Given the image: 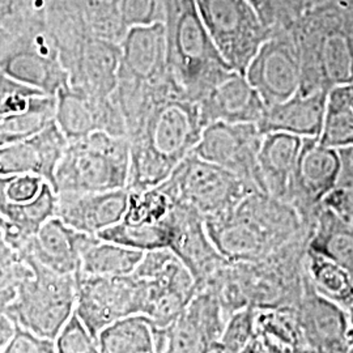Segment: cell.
Wrapping results in <instances>:
<instances>
[{
  "label": "cell",
  "instance_id": "6da1fadb",
  "mask_svg": "<svg viewBox=\"0 0 353 353\" xmlns=\"http://www.w3.org/2000/svg\"><path fill=\"white\" fill-rule=\"evenodd\" d=\"M199 105L173 94L157 102L130 140L127 189L145 190L164 182L202 138Z\"/></svg>",
  "mask_w": 353,
  "mask_h": 353
},
{
  "label": "cell",
  "instance_id": "7a4b0ae2",
  "mask_svg": "<svg viewBox=\"0 0 353 353\" xmlns=\"http://www.w3.org/2000/svg\"><path fill=\"white\" fill-rule=\"evenodd\" d=\"M290 32L301 59L300 93L330 92L353 81V0L306 8Z\"/></svg>",
  "mask_w": 353,
  "mask_h": 353
},
{
  "label": "cell",
  "instance_id": "3957f363",
  "mask_svg": "<svg viewBox=\"0 0 353 353\" xmlns=\"http://www.w3.org/2000/svg\"><path fill=\"white\" fill-rule=\"evenodd\" d=\"M164 26L169 76L185 99L198 103L233 68L216 48L194 0H166Z\"/></svg>",
  "mask_w": 353,
  "mask_h": 353
},
{
  "label": "cell",
  "instance_id": "277c9868",
  "mask_svg": "<svg viewBox=\"0 0 353 353\" xmlns=\"http://www.w3.org/2000/svg\"><path fill=\"white\" fill-rule=\"evenodd\" d=\"M130 174V140L103 131L68 141L57 166L58 192H96L125 189Z\"/></svg>",
  "mask_w": 353,
  "mask_h": 353
},
{
  "label": "cell",
  "instance_id": "5b68a950",
  "mask_svg": "<svg viewBox=\"0 0 353 353\" xmlns=\"http://www.w3.org/2000/svg\"><path fill=\"white\" fill-rule=\"evenodd\" d=\"M310 234L285 242L265 258L233 263L248 306L296 307L305 288V258Z\"/></svg>",
  "mask_w": 353,
  "mask_h": 353
},
{
  "label": "cell",
  "instance_id": "8992f818",
  "mask_svg": "<svg viewBox=\"0 0 353 353\" xmlns=\"http://www.w3.org/2000/svg\"><path fill=\"white\" fill-rule=\"evenodd\" d=\"M32 275L17 287L4 310L16 325L55 341L76 307L75 274H61L26 256Z\"/></svg>",
  "mask_w": 353,
  "mask_h": 353
},
{
  "label": "cell",
  "instance_id": "52a82bcc",
  "mask_svg": "<svg viewBox=\"0 0 353 353\" xmlns=\"http://www.w3.org/2000/svg\"><path fill=\"white\" fill-rule=\"evenodd\" d=\"M216 48L237 72L245 74L270 29L250 0H194Z\"/></svg>",
  "mask_w": 353,
  "mask_h": 353
},
{
  "label": "cell",
  "instance_id": "ba28073f",
  "mask_svg": "<svg viewBox=\"0 0 353 353\" xmlns=\"http://www.w3.org/2000/svg\"><path fill=\"white\" fill-rule=\"evenodd\" d=\"M164 185L176 202L189 204L204 219L225 214L255 191L240 176L192 153L165 179Z\"/></svg>",
  "mask_w": 353,
  "mask_h": 353
},
{
  "label": "cell",
  "instance_id": "9c48e42d",
  "mask_svg": "<svg viewBox=\"0 0 353 353\" xmlns=\"http://www.w3.org/2000/svg\"><path fill=\"white\" fill-rule=\"evenodd\" d=\"M0 71L49 96L70 87L61 48L45 24H33L13 38L0 54Z\"/></svg>",
  "mask_w": 353,
  "mask_h": 353
},
{
  "label": "cell",
  "instance_id": "30bf717a",
  "mask_svg": "<svg viewBox=\"0 0 353 353\" xmlns=\"http://www.w3.org/2000/svg\"><path fill=\"white\" fill-rule=\"evenodd\" d=\"M134 274L144 281L143 316L157 327L169 326L195 294V280L169 248L144 252Z\"/></svg>",
  "mask_w": 353,
  "mask_h": 353
},
{
  "label": "cell",
  "instance_id": "8fae6325",
  "mask_svg": "<svg viewBox=\"0 0 353 353\" xmlns=\"http://www.w3.org/2000/svg\"><path fill=\"white\" fill-rule=\"evenodd\" d=\"M76 313L97 339L103 328L115 321L141 314L144 281L135 274L125 276H97L77 271Z\"/></svg>",
  "mask_w": 353,
  "mask_h": 353
},
{
  "label": "cell",
  "instance_id": "7c38bea8",
  "mask_svg": "<svg viewBox=\"0 0 353 353\" xmlns=\"http://www.w3.org/2000/svg\"><path fill=\"white\" fill-rule=\"evenodd\" d=\"M263 134L255 123L214 122L203 128L192 154L223 166L255 191H263L258 154Z\"/></svg>",
  "mask_w": 353,
  "mask_h": 353
},
{
  "label": "cell",
  "instance_id": "4fadbf2b",
  "mask_svg": "<svg viewBox=\"0 0 353 353\" xmlns=\"http://www.w3.org/2000/svg\"><path fill=\"white\" fill-rule=\"evenodd\" d=\"M267 108L294 96L301 84V59L288 30L272 33L252 57L245 72Z\"/></svg>",
  "mask_w": 353,
  "mask_h": 353
},
{
  "label": "cell",
  "instance_id": "5bb4252c",
  "mask_svg": "<svg viewBox=\"0 0 353 353\" xmlns=\"http://www.w3.org/2000/svg\"><path fill=\"white\" fill-rule=\"evenodd\" d=\"M339 172L341 154L338 150L323 145L316 138H303L290 203L306 227L314 229L323 201L335 188Z\"/></svg>",
  "mask_w": 353,
  "mask_h": 353
},
{
  "label": "cell",
  "instance_id": "9a60e30c",
  "mask_svg": "<svg viewBox=\"0 0 353 353\" xmlns=\"http://www.w3.org/2000/svg\"><path fill=\"white\" fill-rule=\"evenodd\" d=\"M245 198L225 214L204 219L210 239L230 263L259 261L281 246Z\"/></svg>",
  "mask_w": 353,
  "mask_h": 353
},
{
  "label": "cell",
  "instance_id": "2e32d148",
  "mask_svg": "<svg viewBox=\"0 0 353 353\" xmlns=\"http://www.w3.org/2000/svg\"><path fill=\"white\" fill-rule=\"evenodd\" d=\"M227 321L212 290H195L181 314L165 327L166 352H221L220 338Z\"/></svg>",
  "mask_w": 353,
  "mask_h": 353
},
{
  "label": "cell",
  "instance_id": "e0dca14e",
  "mask_svg": "<svg viewBox=\"0 0 353 353\" xmlns=\"http://www.w3.org/2000/svg\"><path fill=\"white\" fill-rule=\"evenodd\" d=\"M170 221L174 234L169 249L188 267L196 290L202 288L230 262L216 249L208 236L203 214L195 208L176 202Z\"/></svg>",
  "mask_w": 353,
  "mask_h": 353
},
{
  "label": "cell",
  "instance_id": "ac0fdd59",
  "mask_svg": "<svg viewBox=\"0 0 353 353\" xmlns=\"http://www.w3.org/2000/svg\"><path fill=\"white\" fill-rule=\"evenodd\" d=\"M294 310L307 352H353L348 310L318 294L306 278Z\"/></svg>",
  "mask_w": 353,
  "mask_h": 353
},
{
  "label": "cell",
  "instance_id": "d6986e66",
  "mask_svg": "<svg viewBox=\"0 0 353 353\" xmlns=\"http://www.w3.org/2000/svg\"><path fill=\"white\" fill-rule=\"evenodd\" d=\"M55 122L68 141L84 138L94 131L127 137L126 123L112 97L97 99L68 87L57 94Z\"/></svg>",
  "mask_w": 353,
  "mask_h": 353
},
{
  "label": "cell",
  "instance_id": "ffe728a7",
  "mask_svg": "<svg viewBox=\"0 0 353 353\" xmlns=\"http://www.w3.org/2000/svg\"><path fill=\"white\" fill-rule=\"evenodd\" d=\"M204 127L214 122L255 123L267 106L245 74L230 71L198 102Z\"/></svg>",
  "mask_w": 353,
  "mask_h": 353
},
{
  "label": "cell",
  "instance_id": "44dd1931",
  "mask_svg": "<svg viewBox=\"0 0 353 353\" xmlns=\"http://www.w3.org/2000/svg\"><path fill=\"white\" fill-rule=\"evenodd\" d=\"M67 145L68 140L54 121L28 139L0 147V176L30 173L54 186L55 170Z\"/></svg>",
  "mask_w": 353,
  "mask_h": 353
},
{
  "label": "cell",
  "instance_id": "7402d4cb",
  "mask_svg": "<svg viewBox=\"0 0 353 353\" xmlns=\"http://www.w3.org/2000/svg\"><path fill=\"white\" fill-rule=\"evenodd\" d=\"M130 191L58 192L55 216L77 232L97 236L118 224L126 214Z\"/></svg>",
  "mask_w": 353,
  "mask_h": 353
},
{
  "label": "cell",
  "instance_id": "603a6c76",
  "mask_svg": "<svg viewBox=\"0 0 353 353\" xmlns=\"http://www.w3.org/2000/svg\"><path fill=\"white\" fill-rule=\"evenodd\" d=\"M121 49L118 77L147 84H159L170 79L164 23L130 28Z\"/></svg>",
  "mask_w": 353,
  "mask_h": 353
},
{
  "label": "cell",
  "instance_id": "cb8c5ba5",
  "mask_svg": "<svg viewBox=\"0 0 353 353\" xmlns=\"http://www.w3.org/2000/svg\"><path fill=\"white\" fill-rule=\"evenodd\" d=\"M122 59L121 43L89 34L70 67V87L97 99L113 96Z\"/></svg>",
  "mask_w": 353,
  "mask_h": 353
},
{
  "label": "cell",
  "instance_id": "d4e9b609",
  "mask_svg": "<svg viewBox=\"0 0 353 353\" xmlns=\"http://www.w3.org/2000/svg\"><path fill=\"white\" fill-rule=\"evenodd\" d=\"M89 236L67 225L58 216H52L28 241L24 256L61 274H76L81 265V250Z\"/></svg>",
  "mask_w": 353,
  "mask_h": 353
},
{
  "label": "cell",
  "instance_id": "484cf974",
  "mask_svg": "<svg viewBox=\"0 0 353 353\" xmlns=\"http://www.w3.org/2000/svg\"><path fill=\"white\" fill-rule=\"evenodd\" d=\"M328 92L300 93L288 100L267 108L256 125L261 132H288L301 138L319 139L327 105Z\"/></svg>",
  "mask_w": 353,
  "mask_h": 353
},
{
  "label": "cell",
  "instance_id": "4316f807",
  "mask_svg": "<svg viewBox=\"0 0 353 353\" xmlns=\"http://www.w3.org/2000/svg\"><path fill=\"white\" fill-rule=\"evenodd\" d=\"M303 138L288 132H267L258 154L265 192L290 203V190Z\"/></svg>",
  "mask_w": 353,
  "mask_h": 353
},
{
  "label": "cell",
  "instance_id": "83f0119b",
  "mask_svg": "<svg viewBox=\"0 0 353 353\" xmlns=\"http://www.w3.org/2000/svg\"><path fill=\"white\" fill-rule=\"evenodd\" d=\"M246 352H307L294 307L255 309L254 336Z\"/></svg>",
  "mask_w": 353,
  "mask_h": 353
},
{
  "label": "cell",
  "instance_id": "f1b7e54d",
  "mask_svg": "<svg viewBox=\"0 0 353 353\" xmlns=\"http://www.w3.org/2000/svg\"><path fill=\"white\" fill-rule=\"evenodd\" d=\"M144 252L132 249L99 236H89L81 250L80 270L97 276L131 275L139 265Z\"/></svg>",
  "mask_w": 353,
  "mask_h": 353
},
{
  "label": "cell",
  "instance_id": "f546056e",
  "mask_svg": "<svg viewBox=\"0 0 353 353\" xmlns=\"http://www.w3.org/2000/svg\"><path fill=\"white\" fill-rule=\"evenodd\" d=\"M309 249L326 255L353 275V225L322 207L309 241Z\"/></svg>",
  "mask_w": 353,
  "mask_h": 353
},
{
  "label": "cell",
  "instance_id": "4dcf8cb0",
  "mask_svg": "<svg viewBox=\"0 0 353 353\" xmlns=\"http://www.w3.org/2000/svg\"><path fill=\"white\" fill-rule=\"evenodd\" d=\"M305 278L318 294L350 309L353 305V275L326 255L307 249Z\"/></svg>",
  "mask_w": 353,
  "mask_h": 353
},
{
  "label": "cell",
  "instance_id": "1f68e13d",
  "mask_svg": "<svg viewBox=\"0 0 353 353\" xmlns=\"http://www.w3.org/2000/svg\"><path fill=\"white\" fill-rule=\"evenodd\" d=\"M100 353L154 352V325L143 314L121 318L97 336Z\"/></svg>",
  "mask_w": 353,
  "mask_h": 353
},
{
  "label": "cell",
  "instance_id": "d6a6232c",
  "mask_svg": "<svg viewBox=\"0 0 353 353\" xmlns=\"http://www.w3.org/2000/svg\"><path fill=\"white\" fill-rule=\"evenodd\" d=\"M173 234L174 230L169 217L160 224H130L121 220L118 224L105 229L97 236L102 240L112 241L141 252H150L170 248Z\"/></svg>",
  "mask_w": 353,
  "mask_h": 353
},
{
  "label": "cell",
  "instance_id": "836d02e7",
  "mask_svg": "<svg viewBox=\"0 0 353 353\" xmlns=\"http://www.w3.org/2000/svg\"><path fill=\"white\" fill-rule=\"evenodd\" d=\"M341 154V172L335 188L323 201L327 207L353 225V145L338 150Z\"/></svg>",
  "mask_w": 353,
  "mask_h": 353
},
{
  "label": "cell",
  "instance_id": "e575fe53",
  "mask_svg": "<svg viewBox=\"0 0 353 353\" xmlns=\"http://www.w3.org/2000/svg\"><path fill=\"white\" fill-rule=\"evenodd\" d=\"M255 307L246 306L228 318L227 325L220 338L223 353L246 352L254 336Z\"/></svg>",
  "mask_w": 353,
  "mask_h": 353
},
{
  "label": "cell",
  "instance_id": "d590c367",
  "mask_svg": "<svg viewBox=\"0 0 353 353\" xmlns=\"http://www.w3.org/2000/svg\"><path fill=\"white\" fill-rule=\"evenodd\" d=\"M43 94L0 71V117L28 112Z\"/></svg>",
  "mask_w": 353,
  "mask_h": 353
},
{
  "label": "cell",
  "instance_id": "8d00e7d4",
  "mask_svg": "<svg viewBox=\"0 0 353 353\" xmlns=\"http://www.w3.org/2000/svg\"><path fill=\"white\" fill-rule=\"evenodd\" d=\"M55 347L57 353H100L97 339L76 310L55 338Z\"/></svg>",
  "mask_w": 353,
  "mask_h": 353
},
{
  "label": "cell",
  "instance_id": "74e56055",
  "mask_svg": "<svg viewBox=\"0 0 353 353\" xmlns=\"http://www.w3.org/2000/svg\"><path fill=\"white\" fill-rule=\"evenodd\" d=\"M166 0H121V12L127 30L132 26L164 23Z\"/></svg>",
  "mask_w": 353,
  "mask_h": 353
},
{
  "label": "cell",
  "instance_id": "f35d334b",
  "mask_svg": "<svg viewBox=\"0 0 353 353\" xmlns=\"http://www.w3.org/2000/svg\"><path fill=\"white\" fill-rule=\"evenodd\" d=\"M4 353H57L55 341L16 325L14 332Z\"/></svg>",
  "mask_w": 353,
  "mask_h": 353
},
{
  "label": "cell",
  "instance_id": "ab89813d",
  "mask_svg": "<svg viewBox=\"0 0 353 353\" xmlns=\"http://www.w3.org/2000/svg\"><path fill=\"white\" fill-rule=\"evenodd\" d=\"M0 26L14 36L26 29L20 0H0Z\"/></svg>",
  "mask_w": 353,
  "mask_h": 353
},
{
  "label": "cell",
  "instance_id": "60d3db41",
  "mask_svg": "<svg viewBox=\"0 0 353 353\" xmlns=\"http://www.w3.org/2000/svg\"><path fill=\"white\" fill-rule=\"evenodd\" d=\"M21 10L26 26L32 24H45L48 21V16L51 10L61 0H20Z\"/></svg>",
  "mask_w": 353,
  "mask_h": 353
},
{
  "label": "cell",
  "instance_id": "b9f144b4",
  "mask_svg": "<svg viewBox=\"0 0 353 353\" xmlns=\"http://www.w3.org/2000/svg\"><path fill=\"white\" fill-rule=\"evenodd\" d=\"M328 99L339 103L353 118V81L334 87L328 92Z\"/></svg>",
  "mask_w": 353,
  "mask_h": 353
},
{
  "label": "cell",
  "instance_id": "7bdbcfd3",
  "mask_svg": "<svg viewBox=\"0 0 353 353\" xmlns=\"http://www.w3.org/2000/svg\"><path fill=\"white\" fill-rule=\"evenodd\" d=\"M16 323L12 318L6 313L4 309L0 307V353H4L7 344L11 341L14 332Z\"/></svg>",
  "mask_w": 353,
  "mask_h": 353
},
{
  "label": "cell",
  "instance_id": "ee69618b",
  "mask_svg": "<svg viewBox=\"0 0 353 353\" xmlns=\"http://www.w3.org/2000/svg\"><path fill=\"white\" fill-rule=\"evenodd\" d=\"M323 1H327V0H299V3L301 4L303 11H305L306 8H310V7L316 6V4H319V3H323Z\"/></svg>",
  "mask_w": 353,
  "mask_h": 353
},
{
  "label": "cell",
  "instance_id": "f6af8a7d",
  "mask_svg": "<svg viewBox=\"0 0 353 353\" xmlns=\"http://www.w3.org/2000/svg\"><path fill=\"white\" fill-rule=\"evenodd\" d=\"M348 316H350V334H351V341L353 344V305L348 309Z\"/></svg>",
  "mask_w": 353,
  "mask_h": 353
}]
</instances>
